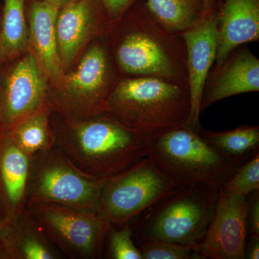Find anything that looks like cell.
Instances as JSON below:
<instances>
[{"label":"cell","mask_w":259,"mask_h":259,"mask_svg":"<svg viewBox=\"0 0 259 259\" xmlns=\"http://www.w3.org/2000/svg\"><path fill=\"white\" fill-rule=\"evenodd\" d=\"M1 20H2V15H1V13H0V27H1Z\"/></svg>","instance_id":"32"},{"label":"cell","mask_w":259,"mask_h":259,"mask_svg":"<svg viewBox=\"0 0 259 259\" xmlns=\"http://www.w3.org/2000/svg\"><path fill=\"white\" fill-rule=\"evenodd\" d=\"M106 181L83 173L54 147L31 158L27 205L51 202L100 210Z\"/></svg>","instance_id":"5"},{"label":"cell","mask_w":259,"mask_h":259,"mask_svg":"<svg viewBox=\"0 0 259 259\" xmlns=\"http://www.w3.org/2000/svg\"><path fill=\"white\" fill-rule=\"evenodd\" d=\"M149 29L124 37L116 51L117 64L128 74L161 78L182 85L181 70L171 49L161 35Z\"/></svg>","instance_id":"11"},{"label":"cell","mask_w":259,"mask_h":259,"mask_svg":"<svg viewBox=\"0 0 259 259\" xmlns=\"http://www.w3.org/2000/svg\"><path fill=\"white\" fill-rule=\"evenodd\" d=\"M106 51L100 45L84 53L77 67L63 76L55 103L70 120H83L106 112L110 89Z\"/></svg>","instance_id":"8"},{"label":"cell","mask_w":259,"mask_h":259,"mask_svg":"<svg viewBox=\"0 0 259 259\" xmlns=\"http://www.w3.org/2000/svg\"><path fill=\"white\" fill-rule=\"evenodd\" d=\"M44 1L49 2V3H55V4L60 5L64 6L65 4L69 3L71 0H44Z\"/></svg>","instance_id":"30"},{"label":"cell","mask_w":259,"mask_h":259,"mask_svg":"<svg viewBox=\"0 0 259 259\" xmlns=\"http://www.w3.org/2000/svg\"><path fill=\"white\" fill-rule=\"evenodd\" d=\"M119 229L110 228L108 232L109 255L113 259H142L139 247L133 237L130 223L121 226Z\"/></svg>","instance_id":"25"},{"label":"cell","mask_w":259,"mask_h":259,"mask_svg":"<svg viewBox=\"0 0 259 259\" xmlns=\"http://www.w3.org/2000/svg\"><path fill=\"white\" fill-rule=\"evenodd\" d=\"M107 13L112 20H117L136 0H101Z\"/></svg>","instance_id":"27"},{"label":"cell","mask_w":259,"mask_h":259,"mask_svg":"<svg viewBox=\"0 0 259 259\" xmlns=\"http://www.w3.org/2000/svg\"><path fill=\"white\" fill-rule=\"evenodd\" d=\"M94 0H71L61 7L56 28L59 54L64 67H69L96 31Z\"/></svg>","instance_id":"17"},{"label":"cell","mask_w":259,"mask_h":259,"mask_svg":"<svg viewBox=\"0 0 259 259\" xmlns=\"http://www.w3.org/2000/svg\"><path fill=\"white\" fill-rule=\"evenodd\" d=\"M248 230L250 235L259 236V190L247 196Z\"/></svg>","instance_id":"26"},{"label":"cell","mask_w":259,"mask_h":259,"mask_svg":"<svg viewBox=\"0 0 259 259\" xmlns=\"http://www.w3.org/2000/svg\"><path fill=\"white\" fill-rule=\"evenodd\" d=\"M61 5L36 0L32 3L29 18V42L44 74L60 83L63 74L56 23Z\"/></svg>","instance_id":"16"},{"label":"cell","mask_w":259,"mask_h":259,"mask_svg":"<svg viewBox=\"0 0 259 259\" xmlns=\"http://www.w3.org/2000/svg\"><path fill=\"white\" fill-rule=\"evenodd\" d=\"M147 6L158 23L172 32L187 31L204 20L199 0H147Z\"/></svg>","instance_id":"21"},{"label":"cell","mask_w":259,"mask_h":259,"mask_svg":"<svg viewBox=\"0 0 259 259\" xmlns=\"http://www.w3.org/2000/svg\"><path fill=\"white\" fill-rule=\"evenodd\" d=\"M245 258H259V236L250 235L249 241L245 244Z\"/></svg>","instance_id":"28"},{"label":"cell","mask_w":259,"mask_h":259,"mask_svg":"<svg viewBox=\"0 0 259 259\" xmlns=\"http://www.w3.org/2000/svg\"><path fill=\"white\" fill-rule=\"evenodd\" d=\"M31 158L8 136L0 138V191L9 223L27 208Z\"/></svg>","instance_id":"15"},{"label":"cell","mask_w":259,"mask_h":259,"mask_svg":"<svg viewBox=\"0 0 259 259\" xmlns=\"http://www.w3.org/2000/svg\"><path fill=\"white\" fill-rule=\"evenodd\" d=\"M218 194L219 189L204 184L174 187L131 221L136 245L162 241L199 248Z\"/></svg>","instance_id":"2"},{"label":"cell","mask_w":259,"mask_h":259,"mask_svg":"<svg viewBox=\"0 0 259 259\" xmlns=\"http://www.w3.org/2000/svg\"><path fill=\"white\" fill-rule=\"evenodd\" d=\"M106 112L128 128L148 135L187 125L188 88L153 76H136L114 87Z\"/></svg>","instance_id":"4"},{"label":"cell","mask_w":259,"mask_h":259,"mask_svg":"<svg viewBox=\"0 0 259 259\" xmlns=\"http://www.w3.org/2000/svg\"><path fill=\"white\" fill-rule=\"evenodd\" d=\"M2 223H3V218L1 216V212H0V226H1Z\"/></svg>","instance_id":"31"},{"label":"cell","mask_w":259,"mask_h":259,"mask_svg":"<svg viewBox=\"0 0 259 259\" xmlns=\"http://www.w3.org/2000/svg\"><path fill=\"white\" fill-rule=\"evenodd\" d=\"M247 231V196L226 195L219 190L214 214L199 245L201 259H244Z\"/></svg>","instance_id":"10"},{"label":"cell","mask_w":259,"mask_h":259,"mask_svg":"<svg viewBox=\"0 0 259 259\" xmlns=\"http://www.w3.org/2000/svg\"><path fill=\"white\" fill-rule=\"evenodd\" d=\"M200 129L185 125L146 136V157L173 187L204 184L220 190L242 166L218 153Z\"/></svg>","instance_id":"3"},{"label":"cell","mask_w":259,"mask_h":259,"mask_svg":"<svg viewBox=\"0 0 259 259\" xmlns=\"http://www.w3.org/2000/svg\"><path fill=\"white\" fill-rule=\"evenodd\" d=\"M218 19L217 68L232 51L246 42L259 40L258 0H225Z\"/></svg>","instance_id":"13"},{"label":"cell","mask_w":259,"mask_h":259,"mask_svg":"<svg viewBox=\"0 0 259 259\" xmlns=\"http://www.w3.org/2000/svg\"><path fill=\"white\" fill-rule=\"evenodd\" d=\"M218 69L204 90L201 110L228 97L258 92L259 60L250 51H241Z\"/></svg>","instance_id":"18"},{"label":"cell","mask_w":259,"mask_h":259,"mask_svg":"<svg viewBox=\"0 0 259 259\" xmlns=\"http://www.w3.org/2000/svg\"><path fill=\"white\" fill-rule=\"evenodd\" d=\"M199 133L221 156L238 164H244L258 153V126L243 125L226 132L200 129Z\"/></svg>","instance_id":"20"},{"label":"cell","mask_w":259,"mask_h":259,"mask_svg":"<svg viewBox=\"0 0 259 259\" xmlns=\"http://www.w3.org/2000/svg\"><path fill=\"white\" fill-rule=\"evenodd\" d=\"M182 36L187 50V88L190 99L187 125L199 129L202 95L217 54V15L202 20L197 26L184 32Z\"/></svg>","instance_id":"12"},{"label":"cell","mask_w":259,"mask_h":259,"mask_svg":"<svg viewBox=\"0 0 259 259\" xmlns=\"http://www.w3.org/2000/svg\"><path fill=\"white\" fill-rule=\"evenodd\" d=\"M173 186L147 157L104 185L100 210L111 226L130 223Z\"/></svg>","instance_id":"7"},{"label":"cell","mask_w":259,"mask_h":259,"mask_svg":"<svg viewBox=\"0 0 259 259\" xmlns=\"http://www.w3.org/2000/svg\"><path fill=\"white\" fill-rule=\"evenodd\" d=\"M49 109L36 112L19 122L6 136L30 157L55 147Z\"/></svg>","instance_id":"22"},{"label":"cell","mask_w":259,"mask_h":259,"mask_svg":"<svg viewBox=\"0 0 259 259\" xmlns=\"http://www.w3.org/2000/svg\"><path fill=\"white\" fill-rule=\"evenodd\" d=\"M142 259H201L199 248L171 242L151 241L137 245Z\"/></svg>","instance_id":"24"},{"label":"cell","mask_w":259,"mask_h":259,"mask_svg":"<svg viewBox=\"0 0 259 259\" xmlns=\"http://www.w3.org/2000/svg\"><path fill=\"white\" fill-rule=\"evenodd\" d=\"M259 190V153L240 167L231 180L220 189L229 196H248Z\"/></svg>","instance_id":"23"},{"label":"cell","mask_w":259,"mask_h":259,"mask_svg":"<svg viewBox=\"0 0 259 259\" xmlns=\"http://www.w3.org/2000/svg\"><path fill=\"white\" fill-rule=\"evenodd\" d=\"M32 51L5 75L0 84V138L47 106V78Z\"/></svg>","instance_id":"9"},{"label":"cell","mask_w":259,"mask_h":259,"mask_svg":"<svg viewBox=\"0 0 259 259\" xmlns=\"http://www.w3.org/2000/svg\"><path fill=\"white\" fill-rule=\"evenodd\" d=\"M63 254L49 241L35 218L25 209L0 226V257L8 259H59Z\"/></svg>","instance_id":"14"},{"label":"cell","mask_w":259,"mask_h":259,"mask_svg":"<svg viewBox=\"0 0 259 259\" xmlns=\"http://www.w3.org/2000/svg\"><path fill=\"white\" fill-rule=\"evenodd\" d=\"M46 236L70 258H102L111 224L100 210L51 202L27 205Z\"/></svg>","instance_id":"6"},{"label":"cell","mask_w":259,"mask_h":259,"mask_svg":"<svg viewBox=\"0 0 259 259\" xmlns=\"http://www.w3.org/2000/svg\"><path fill=\"white\" fill-rule=\"evenodd\" d=\"M64 131L53 130L55 147L78 169L107 180L146 157L145 140L112 117L70 120Z\"/></svg>","instance_id":"1"},{"label":"cell","mask_w":259,"mask_h":259,"mask_svg":"<svg viewBox=\"0 0 259 259\" xmlns=\"http://www.w3.org/2000/svg\"><path fill=\"white\" fill-rule=\"evenodd\" d=\"M29 45L25 0H5L0 27V65L23 54Z\"/></svg>","instance_id":"19"},{"label":"cell","mask_w":259,"mask_h":259,"mask_svg":"<svg viewBox=\"0 0 259 259\" xmlns=\"http://www.w3.org/2000/svg\"><path fill=\"white\" fill-rule=\"evenodd\" d=\"M203 6L204 19L210 18L213 9H214V0H202Z\"/></svg>","instance_id":"29"}]
</instances>
